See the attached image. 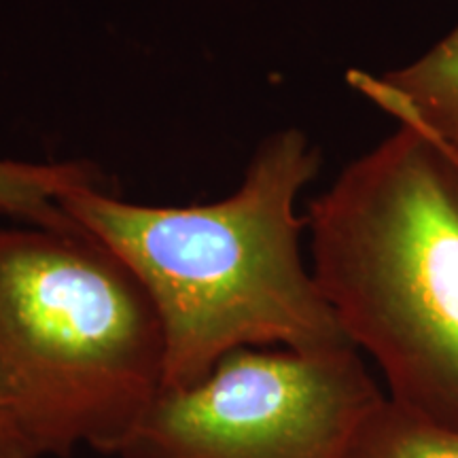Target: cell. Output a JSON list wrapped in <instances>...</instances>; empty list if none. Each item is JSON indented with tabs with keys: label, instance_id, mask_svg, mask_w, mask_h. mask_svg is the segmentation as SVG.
Segmentation results:
<instances>
[{
	"label": "cell",
	"instance_id": "obj_6",
	"mask_svg": "<svg viewBox=\"0 0 458 458\" xmlns=\"http://www.w3.org/2000/svg\"><path fill=\"white\" fill-rule=\"evenodd\" d=\"M105 185L88 162L30 164L0 159V213L30 227L81 233L62 210L60 199L79 187Z\"/></svg>",
	"mask_w": 458,
	"mask_h": 458
},
{
	"label": "cell",
	"instance_id": "obj_1",
	"mask_svg": "<svg viewBox=\"0 0 458 458\" xmlns=\"http://www.w3.org/2000/svg\"><path fill=\"white\" fill-rule=\"evenodd\" d=\"M320 168L301 130L257 147L238 189L213 204L145 206L79 187L60 199L85 236L119 257L156 303L165 385L185 388L240 348L352 346L301 259L297 198Z\"/></svg>",
	"mask_w": 458,
	"mask_h": 458
},
{
	"label": "cell",
	"instance_id": "obj_5",
	"mask_svg": "<svg viewBox=\"0 0 458 458\" xmlns=\"http://www.w3.org/2000/svg\"><path fill=\"white\" fill-rule=\"evenodd\" d=\"M346 79L397 123L425 131L458 159V24L410 64L385 74L351 71Z\"/></svg>",
	"mask_w": 458,
	"mask_h": 458
},
{
	"label": "cell",
	"instance_id": "obj_3",
	"mask_svg": "<svg viewBox=\"0 0 458 458\" xmlns=\"http://www.w3.org/2000/svg\"><path fill=\"white\" fill-rule=\"evenodd\" d=\"M165 385L151 295L85 233L0 229V394L34 456H117Z\"/></svg>",
	"mask_w": 458,
	"mask_h": 458
},
{
	"label": "cell",
	"instance_id": "obj_8",
	"mask_svg": "<svg viewBox=\"0 0 458 458\" xmlns=\"http://www.w3.org/2000/svg\"><path fill=\"white\" fill-rule=\"evenodd\" d=\"M0 458H37L0 394Z\"/></svg>",
	"mask_w": 458,
	"mask_h": 458
},
{
	"label": "cell",
	"instance_id": "obj_4",
	"mask_svg": "<svg viewBox=\"0 0 458 458\" xmlns=\"http://www.w3.org/2000/svg\"><path fill=\"white\" fill-rule=\"evenodd\" d=\"M385 399L354 346L240 348L164 388L119 458H346Z\"/></svg>",
	"mask_w": 458,
	"mask_h": 458
},
{
	"label": "cell",
	"instance_id": "obj_2",
	"mask_svg": "<svg viewBox=\"0 0 458 458\" xmlns=\"http://www.w3.org/2000/svg\"><path fill=\"white\" fill-rule=\"evenodd\" d=\"M306 219L312 276L388 399L458 428V159L397 123Z\"/></svg>",
	"mask_w": 458,
	"mask_h": 458
},
{
	"label": "cell",
	"instance_id": "obj_7",
	"mask_svg": "<svg viewBox=\"0 0 458 458\" xmlns=\"http://www.w3.org/2000/svg\"><path fill=\"white\" fill-rule=\"evenodd\" d=\"M346 458H458V428L385 397L359 427Z\"/></svg>",
	"mask_w": 458,
	"mask_h": 458
}]
</instances>
